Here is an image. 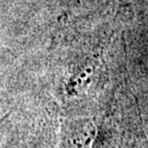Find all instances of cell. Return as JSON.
Wrapping results in <instances>:
<instances>
[{
	"mask_svg": "<svg viewBox=\"0 0 148 148\" xmlns=\"http://www.w3.org/2000/svg\"><path fill=\"white\" fill-rule=\"evenodd\" d=\"M93 137L92 124L86 123L77 125L68 137L67 148H89Z\"/></svg>",
	"mask_w": 148,
	"mask_h": 148,
	"instance_id": "6da1fadb",
	"label": "cell"
},
{
	"mask_svg": "<svg viewBox=\"0 0 148 148\" xmlns=\"http://www.w3.org/2000/svg\"><path fill=\"white\" fill-rule=\"evenodd\" d=\"M7 117L0 120V148H8L11 137L10 123H5Z\"/></svg>",
	"mask_w": 148,
	"mask_h": 148,
	"instance_id": "7a4b0ae2",
	"label": "cell"
}]
</instances>
